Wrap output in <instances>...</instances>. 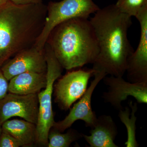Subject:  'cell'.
I'll list each match as a JSON object with an SVG mask.
<instances>
[{"label": "cell", "instance_id": "cell-1", "mask_svg": "<svg viewBox=\"0 0 147 147\" xmlns=\"http://www.w3.org/2000/svg\"><path fill=\"white\" fill-rule=\"evenodd\" d=\"M90 21L99 50L92 64L94 74L123 77L126 73L129 58L134 51L127 38L132 24L131 17L112 4L99 9Z\"/></svg>", "mask_w": 147, "mask_h": 147}, {"label": "cell", "instance_id": "cell-2", "mask_svg": "<svg viewBox=\"0 0 147 147\" xmlns=\"http://www.w3.org/2000/svg\"><path fill=\"white\" fill-rule=\"evenodd\" d=\"M47 6L18 5L9 1L0 7V68L21 51L33 47L42 32Z\"/></svg>", "mask_w": 147, "mask_h": 147}, {"label": "cell", "instance_id": "cell-3", "mask_svg": "<svg viewBox=\"0 0 147 147\" xmlns=\"http://www.w3.org/2000/svg\"><path fill=\"white\" fill-rule=\"evenodd\" d=\"M63 69L92 64L99 53L97 38L88 18H72L52 30L47 42Z\"/></svg>", "mask_w": 147, "mask_h": 147}, {"label": "cell", "instance_id": "cell-4", "mask_svg": "<svg viewBox=\"0 0 147 147\" xmlns=\"http://www.w3.org/2000/svg\"><path fill=\"white\" fill-rule=\"evenodd\" d=\"M44 49L47 65L46 72L47 85L45 88L37 94L38 113L36 124V145L47 147L48 133L55 122L52 105L54 85L56 80L61 76L63 68L47 42Z\"/></svg>", "mask_w": 147, "mask_h": 147}, {"label": "cell", "instance_id": "cell-5", "mask_svg": "<svg viewBox=\"0 0 147 147\" xmlns=\"http://www.w3.org/2000/svg\"><path fill=\"white\" fill-rule=\"evenodd\" d=\"M100 8L93 0H62L51 1L47 6V16L41 33L34 46L44 50L49 35L59 24L72 18H88L90 15L96 12Z\"/></svg>", "mask_w": 147, "mask_h": 147}, {"label": "cell", "instance_id": "cell-6", "mask_svg": "<svg viewBox=\"0 0 147 147\" xmlns=\"http://www.w3.org/2000/svg\"><path fill=\"white\" fill-rule=\"evenodd\" d=\"M93 70L81 69L69 71L58 79L54 85L55 101L61 110H67L86 91Z\"/></svg>", "mask_w": 147, "mask_h": 147}, {"label": "cell", "instance_id": "cell-7", "mask_svg": "<svg viewBox=\"0 0 147 147\" xmlns=\"http://www.w3.org/2000/svg\"><path fill=\"white\" fill-rule=\"evenodd\" d=\"M102 80L108 87V91L102 93L105 103L119 111L123 109L122 102L129 96L134 98L139 103H147V82L132 83L126 81L123 77L105 76Z\"/></svg>", "mask_w": 147, "mask_h": 147}, {"label": "cell", "instance_id": "cell-8", "mask_svg": "<svg viewBox=\"0 0 147 147\" xmlns=\"http://www.w3.org/2000/svg\"><path fill=\"white\" fill-rule=\"evenodd\" d=\"M38 113L37 94L19 95L8 92L0 100V126L13 117L36 124Z\"/></svg>", "mask_w": 147, "mask_h": 147}, {"label": "cell", "instance_id": "cell-9", "mask_svg": "<svg viewBox=\"0 0 147 147\" xmlns=\"http://www.w3.org/2000/svg\"><path fill=\"white\" fill-rule=\"evenodd\" d=\"M47 68L45 49L40 50L34 45L16 54L0 68L9 81L14 76L25 72L45 73Z\"/></svg>", "mask_w": 147, "mask_h": 147}, {"label": "cell", "instance_id": "cell-10", "mask_svg": "<svg viewBox=\"0 0 147 147\" xmlns=\"http://www.w3.org/2000/svg\"><path fill=\"white\" fill-rule=\"evenodd\" d=\"M94 79L86 91L70 109L69 113L62 120L54 123L53 127L61 132L70 128L76 121L82 120L85 123L87 127L92 128L97 119L96 114L93 111L91 106V99L93 93L99 83L105 77L100 74H94Z\"/></svg>", "mask_w": 147, "mask_h": 147}, {"label": "cell", "instance_id": "cell-11", "mask_svg": "<svg viewBox=\"0 0 147 147\" xmlns=\"http://www.w3.org/2000/svg\"><path fill=\"white\" fill-rule=\"evenodd\" d=\"M141 27V36L137 49L127 61L126 71L128 82H147V6L136 16Z\"/></svg>", "mask_w": 147, "mask_h": 147}, {"label": "cell", "instance_id": "cell-12", "mask_svg": "<svg viewBox=\"0 0 147 147\" xmlns=\"http://www.w3.org/2000/svg\"><path fill=\"white\" fill-rule=\"evenodd\" d=\"M117 125L112 117L101 115L97 117L90 135L82 134L83 138L90 147H119L114 141L117 135Z\"/></svg>", "mask_w": 147, "mask_h": 147}, {"label": "cell", "instance_id": "cell-13", "mask_svg": "<svg viewBox=\"0 0 147 147\" xmlns=\"http://www.w3.org/2000/svg\"><path fill=\"white\" fill-rule=\"evenodd\" d=\"M9 82L8 92L19 95L38 94L47 85L46 73L25 72Z\"/></svg>", "mask_w": 147, "mask_h": 147}, {"label": "cell", "instance_id": "cell-14", "mask_svg": "<svg viewBox=\"0 0 147 147\" xmlns=\"http://www.w3.org/2000/svg\"><path fill=\"white\" fill-rule=\"evenodd\" d=\"M1 127L19 141L22 147H32L36 144L35 124L24 119H9L2 125Z\"/></svg>", "mask_w": 147, "mask_h": 147}, {"label": "cell", "instance_id": "cell-15", "mask_svg": "<svg viewBox=\"0 0 147 147\" xmlns=\"http://www.w3.org/2000/svg\"><path fill=\"white\" fill-rule=\"evenodd\" d=\"M129 106L119 110L118 117L121 122L125 125L127 131V140L125 143L126 147H138L139 144L136 139V121L137 117L136 113L138 110L137 103H132L131 101Z\"/></svg>", "mask_w": 147, "mask_h": 147}, {"label": "cell", "instance_id": "cell-16", "mask_svg": "<svg viewBox=\"0 0 147 147\" xmlns=\"http://www.w3.org/2000/svg\"><path fill=\"white\" fill-rule=\"evenodd\" d=\"M83 138L82 133L74 129H69L65 133H62L52 127L48 135L47 147H69L73 142Z\"/></svg>", "mask_w": 147, "mask_h": 147}, {"label": "cell", "instance_id": "cell-17", "mask_svg": "<svg viewBox=\"0 0 147 147\" xmlns=\"http://www.w3.org/2000/svg\"><path fill=\"white\" fill-rule=\"evenodd\" d=\"M115 5L122 13L136 17L147 6V0H118Z\"/></svg>", "mask_w": 147, "mask_h": 147}, {"label": "cell", "instance_id": "cell-18", "mask_svg": "<svg viewBox=\"0 0 147 147\" xmlns=\"http://www.w3.org/2000/svg\"><path fill=\"white\" fill-rule=\"evenodd\" d=\"M22 147L21 143L5 130L0 134V147Z\"/></svg>", "mask_w": 147, "mask_h": 147}, {"label": "cell", "instance_id": "cell-19", "mask_svg": "<svg viewBox=\"0 0 147 147\" xmlns=\"http://www.w3.org/2000/svg\"><path fill=\"white\" fill-rule=\"evenodd\" d=\"M9 81L3 74L0 68V100L8 93Z\"/></svg>", "mask_w": 147, "mask_h": 147}, {"label": "cell", "instance_id": "cell-20", "mask_svg": "<svg viewBox=\"0 0 147 147\" xmlns=\"http://www.w3.org/2000/svg\"><path fill=\"white\" fill-rule=\"evenodd\" d=\"M10 1L18 5H26L42 3V0H10Z\"/></svg>", "mask_w": 147, "mask_h": 147}, {"label": "cell", "instance_id": "cell-21", "mask_svg": "<svg viewBox=\"0 0 147 147\" xmlns=\"http://www.w3.org/2000/svg\"><path fill=\"white\" fill-rule=\"evenodd\" d=\"M9 1H10V0H0V7L5 4Z\"/></svg>", "mask_w": 147, "mask_h": 147}, {"label": "cell", "instance_id": "cell-22", "mask_svg": "<svg viewBox=\"0 0 147 147\" xmlns=\"http://www.w3.org/2000/svg\"><path fill=\"white\" fill-rule=\"evenodd\" d=\"M2 130V129L1 127L0 126V134H1V132Z\"/></svg>", "mask_w": 147, "mask_h": 147}]
</instances>
